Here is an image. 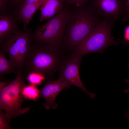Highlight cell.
<instances>
[{"label": "cell", "instance_id": "obj_11", "mask_svg": "<svg viewBox=\"0 0 129 129\" xmlns=\"http://www.w3.org/2000/svg\"><path fill=\"white\" fill-rule=\"evenodd\" d=\"M46 1L19 5L15 10L12 11L20 22L22 23L23 31H26L28 30L27 26L36 11Z\"/></svg>", "mask_w": 129, "mask_h": 129}, {"label": "cell", "instance_id": "obj_20", "mask_svg": "<svg viewBox=\"0 0 129 129\" xmlns=\"http://www.w3.org/2000/svg\"><path fill=\"white\" fill-rule=\"evenodd\" d=\"M129 18V0H125L124 16L123 20H126Z\"/></svg>", "mask_w": 129, "mask_h": 129}, {"label": "cell", "instance_id": "obj_12", "mask_svg": "<svg viewBox=\"0 0 129 129\" xmlns=\"http://www.w3.org/2000/svg\"><path fill=\"white\" fill-rule=\"evenodd\" d=\"M64 0H46L38 9L40 11L39 20L48 21L55 16L64 7Z\"/></svg>", "mask_w": 129, "mask_h": 129}, {"label": "cell", "instance_id": "obj_19", "mask_svg": "<svg viewBox=\"0 0 129 129\" xmlns=\"http://www.w3.org/2000/svg\"><path fill=\"white\" fill-rule=\"evenodd\" d=\"M9 10L7 0H0V14Z\"/></svg>", "mask_w": 129, "mask_h": 129}, {"label": "cell", "instance_id": "obj_9", "mask_svg": "<svg viewBox=\"0 0 129 129\" xmlns=\"http://www.w3.org/2000/svg\"><path fill=\"white\" fill-rule=\"evenodd\" d=\"M70 87L59 78L56 80L47 81L45 85L39 89L40 97L45 101L43 103L44 108L48 110L51 108H56L57 104L55 101L56 97L62 90Z\"/></svg>", "mask_w": 129, "mask_h": 129}, {"label": "cell", "instance_id": "obj_14", "mask_svg": "<svg viewBox=\"0 0 129 129\" xmlns=\"http://www.w3.org/2000/svg\"><path fill=\"white\" fill-rule=\"evenodd\" d=\"M22 93L26 100L29 99L36 102L40 97V90L34 85H27L23 88Z\"/></svg>", "mask_w": 129, "mask_h": 129}, {"label": "cell", "instance_id": "obj_7", "mask_svg": "<svg viewBox=\"0 0 129 129\" xmlns=\"http://www.w3.org/2000/svg\"><path fill=\"white\" fill-rule=\"evenodd\" d=\"M81 58L73 53L60 67L59 78L70 86L74 85L79 87L90 98H93L96 94L87 91L80 79L79 71Z\"/></svg>", "mask_w": 129, "mask_h": 129}, {"label": "cell", "instance_id": "obj_2", "mask_svg": "<svg viewBox=\"0 0 129 129\" xmlns=\"http://www.w3.org/2000/svg\"><path fill=\"white\" fill-rule=\"evenodd\" d=\"M84 5L72 13L66 29L64 41L72 49L90 34L100 21L92 7Z\"/></svg>", "mask_w": 129, "mask_h": 129}, {"label": "cell", "instance_id": "obj_23", "mask_svg": "<svg viewBox=\"0 0 129 129\" xmlns=\"http://www.w3.org/2000/svg\"><path fill=\"white\" fill-rule=\"evenodd\" d=\"M124 38L128 42H129V26L126 28L125 32Z\"/></svg>", "mask_w": 129, "mask_h": 129}, {"label": "cell", "instance_id": "obj_13", "mask_svg": "<svg viewBox=\"0 0 129 129\" xmlns=\"http://www.w3.org/2000/svg\"><path fill=\"white\" fill-rule=\"evenodd\" d=\"M18 71L11 64L6 58L5 53L0 50V79L5 74H17Z\"/></svg>", "mask_w": 129, "mask_h": 129}, {"label": "cell", "instance_id": "obj_5", "mask_svg": "<svg viewBox=\"0 0 129 129\" xmlns=\"http://www.w3.org/2000/svg\"><path fill=\"white\" fill-rule=\"evenodd\" d=\"M32 32L19 29L6 36L0 44V50L7 53L11 64L18 71L23 69L29 50Z\"/></svg>", "mask_w": 129, "mask_h": 129}, {"label": "cell", "instance_id": "obj_4", "mask_svg": "<svg viewBox=\"0 0 129 129\" xmlns=\"http://www.w3.org/2000/svg\"><path fill=\"white\" fill-rule=\"evenodd\" d=\"M72 12L64 7L55 16L43 25H38L32 32V40L52 46L56 49L61 46L67 26Z\"/></svg>", "mask_w": 129, "mask_h": 129}, {"label": "cell", "instance_id": "obj_6", "mask_svg": "<svg viewBox=\"0 0 129 129\" xmlns=\"http://www.w3.org/2000/svg\"><path fill=\"white\" fill-rule=\"evenodd\" d=\"M27 85L21 72L19 71L15 79L0 91V110H5L8 118L11 119L30 110L29 107L22 108V103L26 100L22 90Z\"/></svg>", "mask_w": 129, "mask_h": 129}, {"label": "cell", "instance_id": "obj_8", "mask_svg": "<svg viewBox=\"0 0 129 129\" xmlns=\"http://www.w3.org/2000/svg\"><path fill=\"white\" fill-rule=\"evenodd\" d=\"M92 7L99 16L116 20L124 16L125 0H91Z\"/></svg>", "mask_w": 129, "mask_h": 129}, {"label": "cell", "instance_id": "obj_1", "mask_svg": "<svg viewBox=\"0 0 129 129\" xmlns=\"http://www.w3.org/2000/svg\"><path fill=\"white\" fill-rule=\"evenodd\" d=\"M60 57L58 50L50 45L31 40L30 48L21 73L24 77L36 72L49 79L57 70Z\"/></svg>", "mask_w": 129, "mask_h": 129}, {"label": "cell", "instance_id": "obj_21", "mask_svg": "<svg viewBox=\"0 0 129 129\" xmlns=\"http://www.w3.org/2000/svg\"><path fill=\"white\" fill-rule=\"evenodd\" d=\"M46 0H22L20 3L18 5H22L27 4L34 3L41 1H46Z\"/></svg>", "mask_w": 129, "mask_h": 129}, {"label": "cell", "instance_id": "obj_15", "mask_svg": "<svg viewBox=\"0 0 129 129\" xmlns=\"http://www.w3.org/2000/svg\"><path fill=\"white\" fill-rule=\"evenodd\" d=\"M26 77L30 84L36 86L41 84L45 80H47L44 75L36 72L29 73Z\"/></svg>", "mask_w": 129, "mask_h": 129}, {"label": "cell", "instance_id": "obj_18", "mask_svg": "<svg viewBox=\"0 0 129 129\" xmlns=\"http://www.w3.org/2000/svg\"><path fill=\"white\" fill-rule=\"evenodd\" d=\"M68 4H74L78 7L84 5L88 0H64Z\"/></svg>", "mask_w": 129, "mask_h": 129}, {"label": "cell", "instance_id": "obj_25", "mask_svg": "<svg viewBox=\"0 0 129 129\" xmlns=\"http://www.w3.org/2000/svg\"><path fill=\"white\" fill-rule=\"evenodd\" d=\"M126 117L129 120V110L125 114Z\"/></svg>", "mask_w": 129, "mask_h": 129}, {"label": "cell", "instance_id": "obj_10", "mask_svg": "<svg viewBox=\"0 0 129 129\" xmlns=\"http://www.w3.org/2000/svg\"><path fill=\"white\" fill-rule=\"evenodd\" d=\"M20 22L13 11L9 10L0 14V44L9 35L19 30Z\"/></svg>", "mask_w": 129, "mask_h": 129}, {"label": "cell", "instance_id": "obj_24", "mask_svg": "<svg viewBox=\"0 0 129 129\" xmlns=\"http://www.w3.org/2000/svg\"><path fill=\"white\" fill-rule=\"evenodd\" d=\"M128 67L129 69V63H128ZM124 81H125V83H126L128 84L129 86V80L125 79L124 80ZM124 92L126 93H129V87L128 88L125 90L124 91Z\"/></svg>", "mask_w": 129, "mask_h": 129}, {"label": "cell", "instance_id": "obj_16", "mask_svg": "<svg viewBox=\"0 0 129 129\" xmlns=\"http://www.w3.org/2000/svg\"><path fill=\"white\" fill-rule=\"evenodd\" d=\"M11 119L7 117L5 112H4L2 110H0V129H11L9 125Z\"/></svg>", "mask_w": 129, "mask_h": 129}, {"label": "cell", "instance_id": "obj_3", "mask_svg": "<svg viewBox=\"0 0 129 129\" xmlns=\"http://www.w3.org/2000/svg\"><path fill=\"white\" fill-rule=\"evenodd\" d=\"M115 21L104 19L100 21L90 34L73 50V54L82 57L88 53L102 54L107 48L124 41H117L112 36L111 31Z\"/></svg>", "mask_w": 129, "mask_h": 129}, {"label": "cell", "instance_id": "obj_22", "mask_svg": "<svg viewBox=\"0 0 129 129\" xmlns=\"http://www.w3.org/2000/svg\"><path fill=\"white\" fill-rule=\"evenodd\" d=\"M11 81L6 82H0V91H1L3 89L7 86L9 84Z\"/></svg>", "mask_w": 129, "mask_h": 129}, {"label": "cell", "instance_id": "obj_17", "mask_svg": "<svg viewBox=\"0 0 129 129\" xmlns=\"http://www.w3.org/2000/svg\"><path fill=\"white\" fill-rule=\"evenodd\" d=\"M22 0H7L9 10L13 11L17 7Z\"/></svg>", "mask_w": 129, "mask_h": 129}]
</instances>
